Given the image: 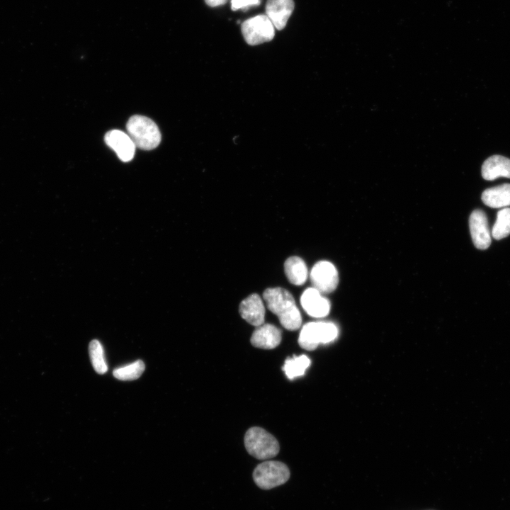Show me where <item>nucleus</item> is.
Listing matches in <instances>:
<instances>
[{"instance_id":"f257e3e1","label":"nucleus","mask_w":510,"mask_h":510,"mask_svg":"<svg viewBox=\"0 0 510 510\" xmlns=\"http://www.w3.org/2000/svg\"><path fill=\"white\" fill-rule=\"evenodd\" d=\"M263 298L268 309L278 317L285 329L294 331L300 327L301 314L290 292L280 287L269 288L264 290Z\"/></svg>"},{"instance_id":"4be33fe9","label":"nucleus","mask_w":510,"mask_h":510,"mask_svg":"<svg viewBox=\"0 0 510 510\" xmlns=\"http://www.w3.org/2000/svg\"><path fill=\"white\" fill-rule=\"evenodd\" d=\"M205 1L208 6L215 7L226 4L227 0H205Z\"/></svg>"},{"instance_id":"a211bd4d","label":"nucleus","mask_w":510,"mask_h":510,"mask_svg":"<svg viewBox=\"0 0 510 510\" xmlns=\"http://www.w3.org/2000/svg\"><path fill=\"white\" fill-rule=\"evenodd\" d=\"M89 353L92 366L99 374H104L108 370L105 358L104 350L101 344L96 339L92 340L89 346Z\"/></svg>"},{"instance_id":"412c9836","label":"nucleus","mask_w":510,"mask_h":510,"mask_svg":"<svg viewBox=\"0 0 510 510\" xmlns=\"http://www.w3.org/2000/svg\"><path fill=\"white\" fill-rule=\"evenodd\" d=\"M261 0H231V8L233 11L246 10L250 6H259Z\"/></svg>"},{"instance_id":"ddd939ff","label":"nucleus","mask_w":510,"mask_h":510,"mask_svg":"<svg viewBox=\"0 0 510 510\" xmlns=\"http://www.w3.org/2000/svg\"><path fill=\"white\" fill-rule=\"evenodd\" d=\"M281 339V332L278 328L271 324H263L255 329L250 341L254 347L272 349L280 344Z\"/></svg>"},{"instance_id":"9b49d317","label":"nucleus","mask_w":510,"mask_h":510,"mask_svg":"<svg viewBox=\"0 0 510 510\" xmlns=\"http://www.w3.org/2000/svg\"><path fill=\"white\" fill-rule=\"evenodd\" d=\"M239 312L242 319L253 326L259 327L264 323L265 307L258 294H251L244 299Z\"/></svg>"},{"instance_id":"f03ea898","label":"nucleus","mask_w":510,"mask_h":510,"mask_svg":"<svg viewBox=\"0 0 510 510\" xmlns=\"http://www.w3.org/2000/svg\"><path fill=\"white\" fill-rule=\"evenodd\" d=\"M128 135L136 147L143 150H152L160 143L162 136L157 124L150 118L135 115L126 124Z\"/></svg>"},{"instance_id":"6e6552de","label":"nucleus","mask_w":510,"mask_h":510,"mask_svg":"<svg viewBox=\"0 0 510 510\" xmlns=\"http://www.w3.org/2000/svg\"><path fill=\"white\" fill-rule=\"evenodd\" d=\"M104 140L122 162H128L133 159L136 146L127 133L112 130L105 135Z\"/></svg>"},{"instance_id":"f8f14e48","label":"nucleus","mask_w":510,"mask_h":510,"mask_svg":"<svg viewBox=\"0 0 510 510\" xmlns=\"http://www.w3.org/2000/svg\"><path fill=\"white\" fill-rule=\"evenodd\" d=\"M294 6L293 0H268L266 4V15L273 26L280 30L285 27Z\"/></svg>"},{"instance_id":"aec40b11","label":"nucleus","mask_w":510,"mask_h":510,"mask_svg":"<svg viewBox=\"0 0 510 510\" xmlns=\"http://www.w3.org/2000/svg\"><path fill=\"white\" fill-rule=\"evenodd\" d=\"M145 368L144 363L137 360L130 364L117 368L113 370V375L120 380H132L141 376Z\"/></svg>"},{"instance_id":"f3484780","label":"nucleus","mask_w":510,"mask_h":510,"mask_svg":"<svg viewBox=\"0 0 510 510\" xmlns=\"http://www.w3.org/2000/svg\"><path fill=\"white\" fill-rule=\"evenodd\" d=\"M310 365V360L307 356H294L293 358H288L285 361L283 370L285 372L286 376L292 380L296 377L302 375Z\"/></svg>"},{"instance_id":"dca6fc26","label":"nucleus","mask_w":510,"mask_h":510,"mask_svg":"<svg viewBox=\"0 0 510 510\" xmlns=\"http://www.w3.org/2000/svg\"><path fill=\"white\" fill-rule=\"evenodd\" d=\"M284 270L288 280L293 285H303L307 278V268L300 257L288 258L284 263Z\"/></svg>"},{"instance_id":"0eeeda50","label":"nucleus","mask_w":510,"mask_h":510,"mask_svg":"<svg viewBox=\"0 0 510 510\" xmlns=\"http://www.w3.org/2000/svg\"><path fill=\"white\" fill-rule=\"evenodd\" d=\"M310 280L313 288L321 293H329L334 291L338 285V271L331 262L320 261L312 267Z\"/></svg>"},{"instance_id":"423d86ee","label":"nucleus","mask_w":510,"mask_h":510,"mask_svg":"<svg viewBox=\"0 0 510 510\" xmlns=\"http://www.w3.org/2000/svg\"><path fill=\"white\" fill-rule=\"evenodd\" d=\"M274 26L266 15H258L244 21L242 24V33L250 45H256L271 41L275 35Z\"/></svg>"},{"instance_id":"39448f33","label":"nucleus","mask_w":510,"mask_h":510,"mask_svg":"<svg viewBox=\"0 0 510 510\" xmlns=\"http://www.w3.org/2000/svg\"><path fill=\"white\" fill-rule=\"evenodd\" d=\"M290 477L287 465L279 461H266L259 464L253 472V479L260 488L269 489L284 484Z\"/></svg>"},{"instance_id":"1a4fd4ad","label":"nucleus","mask_w":510,"mask_h":510,"mask_svg":"<svg viewBox=\"0 0 510 510\" xmlns=\"http://www.w3.org/2000/svg\"><path fill=\"white\" fill-rule=\"evenodd\" d=\"M472 242L479 249H486L491 244V234L485 213L481 210H474L469 219Z\"/></svg>"},{"instance_id":"20e7f679","label":"nucleus","mask_w":510,"mask_h":510,"mask_svg":"<svg viewBox=\"0 0 510 510\" xmlns=\"http://www.w3.org/2000/svg\"><path fill=\"white\" fill-rule=\"evenodd\" d=\"M336 325L327 322H312L305 324L300 333L298 344L307 351L314 350L319 344L333 341L337 336Z\"/></svg>"},{"instance_id":"4468645a","label":"nucleus","mask_w":510,"mask_h":510,"mask_svg":"<svg viewBox=\"0 0 510 510\" xmlns=\"http://www.w3.org/2000/svg\"><path fill=\"white\" fill-rule=\"evenodd\" d=\"M482 176L487 181H493L499 177L510 178V159L501 155H493L482 164Z\"/></svg>"},{"instance_id":"2eb2a0df","label":"nucleus","mask_w":510,"mask_h":510,"mask_svg":"<svg viewBox=\"0 0 510 510\" xmlns=\"http://www.w3.org/2000/svg\"><path fill=\"white\" fill-rule=\"evenodd\" d=\"M483 203L493 208H505L510 205V183H504L489 188L482 194Z\"/></svg>"},{"instance_id":"9d476101","label":"nucleus","mask_w":510,"mask_h":510,"mask_svg":"<svg viewBox=\"0 0 510 510\" xmlns=\"http://www.w3.org/2000/svg\"><path fill=\"white\" fill-rule=\"evenodd\" d=\"M300 303L304 310L313 317H325L330 310L329 301L313 287L307 288L302 293Z\"/></svg>"},{"instance_id":"6ab92c4d","label":"nucleus","mask_w":510,"mask_h":510,"mask_svg":"<svg viewBox=\"0 0 510 510\" xmlns=\"http://www.w3.org/2000/svg\"><path fill=\"white\" fill-rule=\"evenodd\" d=\"M510 234V208H504L497 212L492 235L495 239H502Z\"/></svg>"},{"instance_id":"7ed1b4c3","label":"nucleus","mask_w":510,"mask_h":510,"mask_svg":"<svg viewBox=\"0 0 510 510\" xmlns=\"http://www.w3.org/2000/svg\"><path fill=\"white\" fill-rule=\"evenodd\" d=\"M244 445L248 453L259 460L275 457L279 452L276 438L260 427H251L245 434Z\"/></svg>"}]
</instances>
